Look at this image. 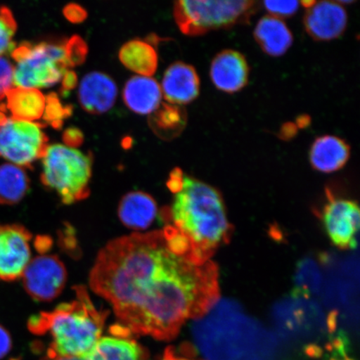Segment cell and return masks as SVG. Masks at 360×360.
Masks as SVG:
<instances>
[{"mask_svg": "<svg viewBox=\"0 0 360 360\" xmlns=\"http://www.w3.org/2000/svg\"><path fill=\"white\" fill-rule=\"evenodd\" d=\"M29 190L30 179L24 169L11 163L0 165V205L19 204Z\"/></svg>", "mask_w": 360, "mask_h": 360, "instance_id": "cell-23", "label": "cell"}, {"mask_svg": "<svg viewBox=\"0 0 360 360\" xmlns=\"http://www.w3.org/2000/svg\"><path fill=\"white\" fill-rule=\"evenodd\" d=\"M15 66L6 57L0 56V102L6 100V94L13 85Z\"/></svg>", "mask_w": 360, "mask_h": 360, "instance_id": "cell-28", "label": "cell"}, {"mask_svg": "<svg viewBox=\"0 0 360 360\" xmlns=\"http://www.w3.org/2000/svg\"><path fill=\"white\" fill-rule=\"evenodd\" d=\"M333 360H354L352 359L349 358L348 356H345L340 359H333Z\"/></svg>", "mask_w": 360, "mask_h": 360, "instance_id": "cell-37", "label": "cell"}, {"mask_svg": "<svg viewBox=\"0 0 360 360\" xmlns=\"http://www.w3.org/2000/svg\"><path fill=\"white\" fill-rule=\"evenodd\" d=\"M255 10V2L245 0H180L174 3V17L183 34L197 36L246 22Z\"/></svg>", "mask_w": 360, "mask_h": 360, "instance_id": "cell-7", "label": "cell"}, {"mask_svg": "<svg viewBox=\"0 0 360 360\" xmlns=\"http://www.w3.org/2000/svg\"><path fill=\"white\" fill-rule=\"evenodd\" d=\"M41 360H89V359L87 356H64V355L57 354L49 349L46 356Z\"/></svg>", "mask_w": 360, "mask_h": 360, "instance_id": "cell-35", "label": "cell"}, {"mask_svg": "<svg viewBox=\"0 0 360 360\" xmlns=\"http://www.w3.org/2000/svg\"><path fill=\"white\" fill-rule=\"evenodd\" d=\"M298 1H264V6L273 17H290L298 11Z\"/></svg>", "mask_w": 360, "mask_h": 360, "instance_id": "cell-29", "label": "cell"}, {"mask_svg": "<svg viewBox=\"0 0 360 360\" xmlns=\"http://www.w3.org/2000/svg\"><path fill=\"white\" fill-rule=\"evenodd\" d=\"M349 155V146L343 139L325 135L315 139L310 148L309 160L319 172L332 173L343 168Z\"/></svg>", "mask_w": 360, "mask_h": 360, "instance_id": "cell-19", "label": "cell"}, {"mask_svg": "<svg viewBox=\"0 0 360 360\" xmlns=\"http://www.w3.org/2000/svg\"><path fill=\"white\" fill-rule=\"evenodd\" d=\"M45 100L44 120L53 128H61L64 120L71 115L72 108L63 105L56 94H49Z\"/></svg>", "mask_w": 360, "mask_h": 360, "instance_id": "cell-27", "label": "cell"}, {"mask_svg": "<svg viewBox=\"0 0 360 360\" xmlns=\"http://www.w3.org/2000/svg\"><path fill=\"white\" fill-rule=\"evenodd\" d=\"M162 96L159 83L146 76H134L129 79L123 91L125 105L139 115H150L159 109Z\"/></svg>", "mask_w": 360, "mask_h": 360, "instance_id": "cell-17", "label": "cell"}, {"mask_svg": "<svg viewBox=\"0 0 360 360\" xmlns=\"http://www.w3.org/2000/svg\"><path fill=\"white\" fill-rule=\"evenodd\" d=\"M120 60L129 70L146 77L154 75L158 67L155 48L143 40L134 39L123 45Z\"/></svg>", "mask_w": 360, "mask_h": 360, "instance_id": "cell-22", "label": "cell"}, {"mask_svg": "<svg viewBox=\"0 0 360 360\" xmlns=\"http://www.w3.org/2000/svg\"><path fill=\"white\" fill-rule=\"evenodd\" d=\"M206 321V319H205ZM193 326L198 346L208 360H276L278 342L264 328L242 315Z\"/></svg>", "mask_w": 360, "mask_h": 360, "instance_id": "cell-4", "label": "cell"}, {"mask_svg": "<svg viewBox=\"0 0 360 360\" xmlns=\"http://www.w3.org/2000/svg\"><path fill=\"white\" fill-rule=\"evenodd\" d=\"M179 360H202L197 357L196 349L190 344H186L178 350Z\"/></svg>", "mask_w": 360, "mask_h": 360, "instance_id": "cell-33", "label": "cell"}, {"mask_svg": "<svg viewBox=\"0 0 360 360\" xmlns=\"http://www.w3.org/2000/svg\"><path fill=\"white\" fill-rule=\"evenodd\" d=\"M32 238L21 224H0V281H15L22 276L31 260Z\"/></svg>", "mask_w": 360, "mask_h": 360, "instance_id": "cell-10", "label": "cell"}, {"mask_svg": "<svg viewBox=\"0 0 360 360\" xmlns=\"http://www.w3.org/2000/svg\"><path fill=\"white\" fill-rule=\"evenodd\" d=\"M254 35L264 52L274 57L285 55L292 44V35L285 22L271 15L259 21Z\"/></svg>", "mask_w": 360, "mask_h": 360, "instance_id": "cell-20", "label": "cell"}, {"mask_svg": "<svg viewBox=\"0 0 360 360\" xmlns=\"http://www.w3.org/2000/svg\"><path fill=\"white\" fill-rule=\"evenodd\" d=\"M16 30V21L10 8L0 7V56L11 53L15 48L13 39Z\"/></svg>", "mask_w": 360, "mask_h": 360, "instance_id": "cell-26", "label": "cell"}, {"mask_svg": "<svg viewBox=\"0 0 360 360\" xmlns=\"http://www.w3.org/2000/svg\"><path fill=\"white\" fill-rule=\"evenodd\" d=\"M86 356L89 360H147V352L120 326L112 328V335L101 337Z\"/></svg>", "mask_w": 360, "mask_h": 360, "instance_id": "cell-16", "label": "cell"}, {"mask_svg": "<svg viewBox=\"0 0 360 360\" xmlns=\"http://www.w3.org/2000/svg\"><path fill=\"white\" fill-rule=\"evenodd\" d=\"M162 94L171 105H186L200 94V78L193 66L176 62L165 71Z\"/></svg>", "mask_w": 360, "mask_h": 360, "instance_id": "cell-14", "label": "cell"}, {"mask_svg": "<svg viewBox=\"0 0 360 360\" xmlns=\"http://www.w3.org/2000/svg\"><path fill=\"white\" fill-rule=\"evenodd\" d=\"M77 76L73 71H67L62 79V91L67 92L74 89L77 84Z\"/></svg>", "mask_w": 360, "mask_h": 360, "instance_id": "cell-34", "label": "cell"}, {"mask_svg": "<svg viewBox=\"0 0 360 360\" xmlns=\"http://www.w3.org/2000/svg\"><path fill=\"white\" fill-rule=\"evenodd\" d=\"M184 117L178 106L162 103L159 109L152 112L150 123L153 129L161 137L177 134L184 128Z\"/></svg>", "mask_w": 360, "mask_h": 360, "instance_id": "cell-25", "label": "cell"}, {"mask_svg": "<svg viewBox=\"0 0 360 360\" xmlns=\"http://www.w3.org/2000/svg\"><path fill=\"white\" fill-rule=\"evenodd\" d=\"M41 181L55 192L65 205L87 199L92 175L93 159L76 148L49 146L42 158Z\"/></svg>", "mask_w": 360, "mask_h": 360, "instance_id": "cell-6", "label": "cell"}, {"mask_svg": "<svg viewBox=\"0 0 360 360\" xmlns=\"http://www.w3.org/2000/svg\"><path fill=\"white\" fill-rule=\"evenodd\" d=\"M174 200L162 210V219L186 249L191 262L210 260L232 235L223 198L212 186L174 169L167 182Z\"/></svg>", "mask_w": 360, "mask_h": 360, "instance_id": "cell-2", "label": "cell"}, {"mask_svg": "<svg viewBox=\"0 0 360 360\" xmlns=\"http://www.w3.org/2000/svg\"><path fill=\"white\" fill-rule=\"evenodd\" d=\"M63 139H64L66 146L75 148L83 143L84 137L79 129L70 128L65 130L63 135Z\"/></svg>", "mask_w": 360, "mask_h": 360, "instance_id": "cell-31", "label": "cell"}, {"mask_svg": "<svg viewBox=\"0 0 360 360\" xmlns=\"http://www.w3.org/2000/svg\"><path fill=\"white\" fill-rule=\"evenodd\" d=\"M249 66L242 53L227 49L218 53L210 66L214 86L229 94L240 91L248 84Z\"/></svg>", "mask_w": 360, "mask_h": 360, "instance_id": "cell-13", "label": "cell"}, {"mask_svg": "<svg viewBox=\"0 0 360 360\" xmlns=\"http://www.w3.org/2000/svg\"><path fill=\"white\" fill-rule=\"evenodd\" d=\"M22 278L31 298L38 302H49L65 289L67 270L56 255L41 254L30 260Z\"/></svg>", "mask_w": 360, "mask_h": 360, "instance_id": "cell-9", "label": "cell"}, {"mask_svg": "<svg viewBox=\"0 0 360 360\" xmlns=\"http://www.w3.org/2000/svg\"><path fill=\"white\" fill-rule=\"evenodd\" d=\"M347 21V13L340 4L321 1L308 8L304 24L306 32L314 39L328 41L339 38L345 32Z\"/></svg>", "mask_w": 360, "mask_h": 360, "instance_id": "cell-12", "label": "cell"}, {"mask_svg": "<svg viewBox=\"0 0 360 360\" xmlns=\"http://www.w3.org/2000/svg\"><path fill=\"white\" fill-rule=\"evenodd\" d=\"M87 52L86 44L77 35L60 44L22 43L11 53L16 63L13 85L35 89L51 87L70 68L82 64Z\"/></svg>", "mask_w": 360, "mask_h": 360, "instance_id": "cell-5", "label": "cell"}, {"mask_svg": "<svg viewBox=\"0 0 360 360\" xmlns=\"http://www.w3.org/2000/svg\"><path fill=\"white\" fill-rule=\"evenodd\" d=\"M118 214L124 226L135 231H143L155 221L158 206L154 198L148 193L134 191L122 198Z\"/></svg>", "mask_w": 360, "mask_h": 360, "instance_id": "cell-18", "label": "cell"}, {"mask_svg": "<svg viewBox=\"0 0 360 360\" xmlns=\"http://www.w3.org/2000/svg\"><path fill=\"white\" fill-rule=\"evenodd\" d=\"M64 13L68 20L74 22H82L87 17V13L77 4H71L66 6Z\"/></svg>", "mask_w": 360, "mask_h": 360, "instance_id": "cell-30", "label": "cell"}, {"mask_svg": "<svg viewBox=\"0 0 360 360\" xmlns=\"http://www.w3.org/2000/svg\"><path fill=\"white\" fill-rule=\"evenodd\" d=\"M43 125L17 120L0 110V157L20 167H31L48 148Z\"/></svg>", "mask_w": 360, "mask_h": 360, "instance_id": "cell-8", "label": "cell"}, {"mask_svg": "<svg viewBox=\"0 0 360 360\" xmlns=\"http://www.w3.org/2000/svg\"><path fill=\"white\" fill-rule=\"evenodd\" d=\"M161 360H179L177 349L174 347L166 349L164 356Z\"/></svg>", "mask_w": 360, "mask_h": 360, "instance_id": "cell-36", "label": "cell"}, {"mask_svg": "<svg viewBox=\"0 0 360 360\" xmlns=\"http://www.w3.org/2000/svg\"><path fill=\"white\" fill-rule=\"evenodd\" d=\"M322 220L328 238L336 247L341 250L357 247L360 220L357 202L330 198L323 207Z\"/></svg>", "mask_w": 360, "mask_h": 360, "instance_id": "cell-11", "label": "cell"}, {"mask_svg": "<svg viewBox=\"0 0 360 360\" xmlns=\"http://www.w3.org/2000/svg\"><path fill=\"white\" fill-rule=\"evenodd\" d=\"M76 297L51 311L33 315L29 330L34 335L49 334L51 350L64 356H86L101 339L106 312L98 309L84 286L75 287Z\"/></svg>", "mask_w": 360, "mask_h": 360, "instance_id": "cell-3", "label": "cell"}, {"mask_svg": "<svg viewBox=\"0 0 360 360\" xmlns=\"http://www.w3.org/2000/svg\"><path fill=\"white\" fill-rule=\"evenodd\" d=\"M12 338L3 326L0 325V359L6 357L12 349Z\"/></svg>", "mask_w": 360, "mask_h": 360, "instance_id": "cell-32", "label": "cell"}, {"mask_svg": "<svg viewBox=\"0 0 360 360\" xmlns=\"http://www.w3.org/2000/svg\"><path fill=\"white\" fill-rule=\"evenodd\" d=\"M89 285L109 302L129 334L176 338L188 319L204 318L219 299L213 261L197 264L174 253L163 231L133 233L108 243Z\"/></svg>", "mask_w": 360, "mask_h": 360, "instance_id": "cell-1", "label": "cell"}, {"mask_svg": "<svg viewBox=\"0 0 360 360\" xmlns=\"http://www.w3.org/2000/svg\"><path fill=\"white\" fill-rule=\"evenodd\" d=\"M322 285L321 270L311 259L301 261L297 269L295 288L292 292L294 298L308 299L319 294Z\"/></svg>", "mask_w": 360, "mask_h": 360, "instance_id": "cell-24", "label": "cell"}, {"mask_svg": "<svg viewBox=\"0 0 360 360\" xmlns=\"http://www.w3.org/2000/svg\"><path fill=\"white\" fill-rule=\"evenodd\" d=\"M117 94V85L109 75L92 72L81 81L79 101L80 105L89 114L101 115L114 106Z\"/></svg>", "mask_w": 360, "mask_h": 360, "instance_id": "cell-15", "label": "cell"}, {"mask_svg": "<svg viewBox=\"0 0 360 360\" xmlns=\"http://www.w3.org/2000/svg\"><path fill=\"white\" fill-rule=\"evenodd\" d=\"M6 110L10 112L11 118L34 122L44 115L45 96L35 89L13 87L6 94Z\"/></svg>", "mask_w": 360, "mask_h": 360, "instance_id": "cell-21", "label": "cell"}]
</instances>
